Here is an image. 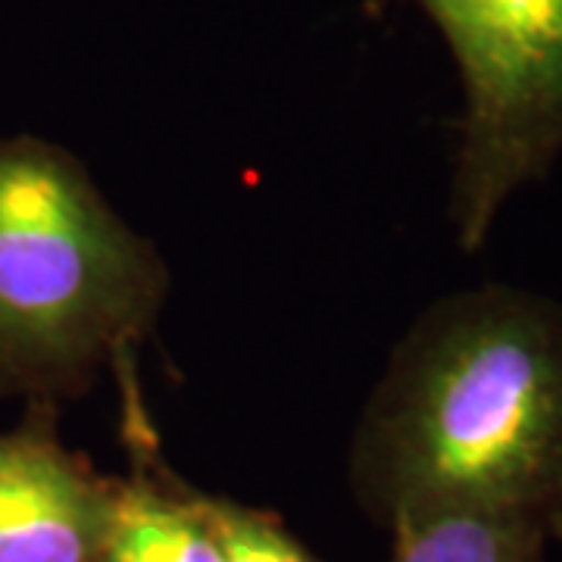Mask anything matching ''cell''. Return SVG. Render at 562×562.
I'll use <instances>...</instances> for the list:
<instances>
[{"instance_id": "1", "label": "cell", "mask_w": 562, "mask_h": 562, "mask_svg": "<svg viewBox=\"0 0 562 562\" xmlns=\"http://www.w3.org/2000/svg\"><path fill=\"white\" fill-rule=\"evenodd\" d=\"M353 494L397 531L441 516H562V303L482 284L394 347L350 443Z\"/></svg>"}, {"instance_id": "2", "label": "cell", "mask_w": 562, "mask_h": 562, "mask_svg": "<svg viewBox=\"0 0 562 562\" xmlns=\"http://www.w3.org/2000/svg\"><path fill=\"white\" fill-rule=\"evenodd\" d=\"M169 269L85 162L38 135L0 138V391L76 397L132 360L157 325Z\"/></svg>"}, {"instance_id": "3", "label": "cell", "mask_w": 562, "mask_h": 562, "mask_svg": "<svg viewBox=\"0 0 562 562\" xmlns=\"http://www.w3.org/2000/svg\"><path fill=\"white\" fill-rule=\"evenodd\" d=\"M413 3L460 79L450 222L462 250H479L503 206L562 154V0Z\"/></svg>"}, {"instance_id": "4", "label": "cell", "mask_w": 562, "mask_h": 562, "mask_svg": "<svg viewBox=\"0 0 562 562\" xmlns=\"http://www.w3.org/2000/svg\"><path fill=\"white\" fill-rule=\"evenodd\" d=\"M113 479L57 431L54 403L0 435V562H101Z\"/></svg>"}, {"instance_id": "5", "label": "cell", "mask_w": 562, "mask_h": 562, "mask_svg": "<svg viewBox=\"0 0 562 562\" xmlns=\"http://www.w3.org/2000/svg\"><path fill=\"white\" fill-rule=\"evenodd\" d=\"M122 391L132 465L128 475L113 479L101 562H220L198 487L162 465L132 382L122 384Z\"/></svg>"}, {"instance_id": "6", "label": "cell", "mask_w": 562, "mask_h": 562, "mask_svg": "<svg viewBox=\"0 0 562 562\" xmlns=\"http://www.w3.org/2000/svg\"><path fill=\"white\" fill-rule=\"evenodd\" d=\"M387 562H543L550 528L535 522L441 516L391 531Z\"/></svg>"}, {"instance_id": "7", "label": "cell", "mask_w": 562, "mask_h": 562, "mask_svg": "<svg viewBox=\"0 0 562 562\" xmlns=\"http://www.w3.org/2000/svg\"><path fill=\"white\" fill-rule=\"evenodd\" d=\"M198 497L220 562H322L276 513L206 491H198Z\"/></svg>"}, {"instance_id": "8", "label": "cell", "mask_w": 562, "mask_h": 562, "mask_svg": "<svg viewBox=\"0 0 562 562\" xmlns=\"http://www.w3.org/2000/svg\"><path fill=\"white\" fill-rule=\"evenodd\" d=\"M550 538H557V541H562V516L557 519V522L550 525Z\"/></svg>"}]
</instances>
